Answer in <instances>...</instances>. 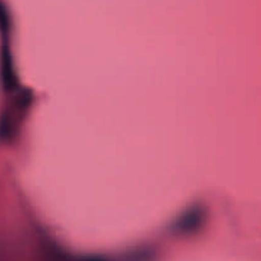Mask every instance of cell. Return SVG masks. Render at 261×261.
Here are the masks:
<instances>
[{
  "label": "cell",
  "mask_w": 261,
  "mask_h": 261,
  "mask_svg": "<svg viewBox=\"0 0 261 261\" xmlns=\"http://www.w3.org/2000/svg\"><path fill=\"white\" fill-rule=\"evenodd\" d=\"M2 78L4 82V86L7 89H13L15 87V76L14 71H13L12 60H10V55L8 51L3 53L2 59Z\"/></svg>",
  "instance_id": "obj_1"
},
{
  "label": "cell",
  "mask_w": 261,
  "mask_h": 261,
  "mask_svg": "<svg viewBox=\"0 0 261 261\" xmlns=\"http://www.w3.org/2000/svg\"><path fill=\"white\" fill-rule=\"evenodd\" d=\"M199 221H200V218H199L198 212H191V213L186 214V216L181 219V222H178L177 228L182 229V231H189V229L195 228L199 224Z\"/></svg>",
  "instance_id": "obj_2"
},
{
  "label": "cell",
  "mask_w": 261,
  "mask_h": 261,
  "mask_svg": "<svg viewBox=\"0 0 261 261\" xmlns=\"http://www.w3.org/2000/svg\"><path fill=\"white\" fill-rule=\"evenodd\" d=\"M13 134V122L9 116H3L0 119V137L9 138Z\"/></svg>",
  "instance_id": "obj_3"
}]
</instances>
